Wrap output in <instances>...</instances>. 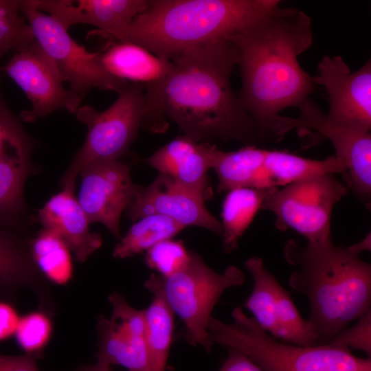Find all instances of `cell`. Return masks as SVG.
I'll return each mask as SVG.
<instances>
[{"mask_svg": "<svg viewBox=\"0 0 371 371\" xmlns=\"http://www.w3.org/2000/svg\"><path fill=\"white\" fill-rule=\"evenodd\" d=\"M171 60L165 78L144 85L142 128L163 133L172 122L198 142L235 140L257 147L267 143L232 87L238 54L228 39L194 47Z\"/></svg>", "mask_w": 371, "mask_h": 371, "instance_id": "6da1fadb", "label": "cell"}, {"mask_svg": "<svg viewBox=\"0 0 371 371\" xmlns=\"http://www.w3.org/2000/svg\"><path fill=\"white\" fill-rule=\"evenodd\" d=\"M280 0H150L122 28L90 32L111 41L141 46L172 60L194 47L226 38L280 5Z\"/></svg>", "mask_w": 371, "mask_h": 371, "instance_id": "277c9868", "label": "cell"}, {"mask_svg": "<svg viewBox=\"0 0 371 371\" xmlns=\"http://www.w3.org/2000/svg\"><path fill=\"white\" fill-rule=\"evenodd\" d=\"M19 319L16 311L11 304L0 302V341L15 334Z\"/></svg>", "mask_w": 371, "mask_h": 371, "instance_id": "836d02e7", "label": "cell"}, {"mask_svg": "<svg viewBox=\"0 0 371 371\" xmlns=\"http://www.w3.org/2000/svg\"><path fill=\"white\" fill-rule=\"evenodd\" d=\"M146 111L144 85L129 83L116 100L102 111L80 106L75 115L87 126L85 142L60 181L63 190L74 192L75 181L87 166L97 161L118 160L135 141Z\"/></svg>", "mask_w": 371, "mask_h": 371, "instance_id": "52a82bcc", "label": "cell"}, {"mask_svg": "<svg viewBox=\"0 0 371 371\" xmlns=\"http://www.w3.org/2000/svg\"><path fill=\"white\" fill-rule=\"evenodd\" d=\"M254 286L245 302L258 325L272 337L302 346H317L316 336L300 315L291 295L265 267L263 260L253 256L245 262Z\"/></svg>", "mask_w": 371, "mask_h": 371, "instance_id": "30bf717a", "label": "cell"}, {"mask_svg": "<svg viewBox=\"0 0 371 371\" xmlns=\"http://www.w3.org/2000/svg\"><path fill=\"white\" fill-rule=\"evenodd\" d=\"M33 170L30 154L7 152L0 157V221L25 212L23 186Z\"/></svg>", "mask_w": 371, "mask_h": 371, "instance_id": "484cf974", "label": "cell"}, {"mask_svg": "<svg viewBox=\"0 0 371 371\" xmlns=\"http://www.w3.org/2000/svg\"><path fill=\"white\" fill-rule=\"evenodd\" d=\"M229 355L219 371H263L243 352L233 349H229Z\"/></svg>", "mask_w": 371, "mask_h": 371, "instance_id": "e575fe53", "label": "cell"}, {"mask_svg": "<svg viewBox=\"0 0 371 371\" xmlns=\"http://www.w3.org/2000/svg\"><path fill=\"white\" fill-rule=\"evenodd\" d=\"M101 58L106 71L131 83L147 85L165 78L172 70V60L159 57L129 43L109 44Z\"/></svg>", "mask_w": 371, "mask_h": 371, "instance_id": "7402d4cb", "label": "cell"}, {"mask_svg": "<svg viewBox=\"0 0 371 371\" xmlns=\"http://www.w3.org/2000/svg\"><path fill=\"white\" fill-rule=\"evenodd\" d=\"M205 199L170 177L159 174L150 185L139 186L126 212L133 222L148 215L160 214L185 227H203L222 238L221 223L207 210Z\"/></svg>", "mask_w": 371, "mask_h": 371, "instance_id": "2e32d148", "label": "cell"}, {"mask_svg": "<svg viewBox=\"0 0 371 371\" xmlns=\"http://www.w3.org/2000/svg\"><path fill=\"white\" fill-rule=\"evenodd\" d=\"M212 146L185 135H179L143 161L159 174L206 198Z\"/></svg>", "mask_w": 371, "mask_h": 371, "instance_id": "ac0fdd59", "label": "cell"}, {"mask_svg": "<svg viewBox=\"0 0 371 371\" xmlns=\"http://www.w3.org/2000/svg\"><path fill=\"white\" fill-rule=\"evenodd\" d=\"M284 258L295 267L289 286L308 299L307 322L318 345L327 344L371 309V265L350 246L332 240L301 244L291 239L284 245Z\"/></svg>", "mask_w": 371, "mask_h": 371, "instance_id": "3957f363", "label": "cell"}, {"mask_svg": "<svg viewBox=\"0 0 371 371\" xmlns=\"http://www.w3.org/2000/svg\"><path fill=\"white\" fill-rule=\"evenodd\" d=\"M277 188H238L230 190L222 205V228L224 249L230 252L238 246L240 238L261 210L267 196Z\"/></svg>", "mask_w": 371, "mask_h": 371, "instance_id": "d4e9b609", "label": "cell"}, {"mask_svg": "<svg viewBox=\"0 0 371 371\" xmlns=\"http://www.w3.org/2000/svg\"><path fill=\"white\" fill-rule=\"evenodd\" d=\"M32 355L9 356L0 354V371H40L36 360Z\"/></svg>", "mask_w": 371, "mask_h": 371, "instance_id": "d6a6232c", "label": "cell"}, {"mask_svg": "<svg viewBox=\"0 0 371 371\" xmlns=\"http://www.w3.org/2000/svg\"><path fill=\"white\" fill-rule=\"evenodd\" d=\"M185 227L167 216L152 214L142 217L120 238L113 251L115 258L134 256L166 239L173 238Z\"/></svg>", "mask_w": 371, "mask_h": 371, "instance_id": "83f0119b", "label": "cell"}, {"mask_svg": "<svg viewBox=\"0 0 371 371\" xmlns=\"http://www.w3.org/2000/svg\"><path fill=\"white\" fill-rule=\"evenodd\" d=\"M34 41L19 8V1L0 0V53L14 52Z\"/></svg>", "mask_w": 371, "mask_h": 371, "instance_id": "f1b7e54d", "label": "cell"}, {"mask_svg": "<svg viewBox=\"0 0 371 371\" xmlns=\"http://www.w3.org/2000/svg\"><path fill=\"white\" fill-rule=\"evenodd\" d=\"M45 279L33 260L29 241L0 229V297L8 298L27 288L45 307L50 304Z\"/></svg>", "mask_w": 371, "mask_h": 371, "instance_id": "ffe728a7", "label": "cell"}, {"mask_svg": "<svg viewBox=\"0 0 371 371\" xmlns=\"http://www.w3.org/2000/svg\"><path fill=\"white\" fill-rule=\"evenodd\" d=\"M145 287L153 294L144 310L148 371H165L174 330V312L159 288L148 280Z\"/></svg>", "mask_w": 371, "mask_h": 371, "instance_id": "cb8c5ba5", "label": "cell"}, {"mask_svg": "<svg viewBox=\"0 0 371 371\" xmlns=\"http://www.w3.org/2000/svg\"><path fill=\"white\" fill-rule=\"evenodd\" d=\"M146 251L147 266L164 277L182 270L190 258V251L186 249L183 242L173 238L159 242Z\"/></svg>", "mask_w": 371, "mask_h": 371, "instance_id": "4dcf8cb0", "label": "cell"}, {"mask_svg": "<svg viewBox=\"0 0 371 371\" xmlns=\"http://www.w3.org/2000/svg\"><path fill=\"white\" fill-rule=\"evenodd\" d=\"M3 56V54H2L0 53V58H1V57H2Z\"/></svg>", "mask_w": 371, "mask_h": 371, "instance_id": "74e56055", "label": "cell"}, {"mask_svg": "<svg viewBox=\"0 0 371 371\" xmlns=\"http://www.w3.org/2000/svg\"><path fill=\"white\" fill-rule=\"evenodd\" d=\"M264 155L265 148L260 147L245 146L236 150L223 151L213 145L210 165L218 178V192L238 188H275L266 172Z\"/></svg>", "mask_w": 371, "mask_h": 371, "instance_id": "44dd1931", "label": "cell"}, {"mask_svg": "<svg viewBox=\"0 0 371 371\" xmlns=\"http://www.w3.org/2000/svg\"><path fill=\"white\" fill-rule=\"evenodd\" d=\"M19 8L34 40L49 56L62 80L69 83L71 91L82 98L93 89L118 93L130 83L106 71L101 58L103 50L87 51L57 21L27 0L19 1Z\"/></svg>", "mask_w": 371, "mask_h": 371, "instance_id": "9c48e42d", "label": "cell"}, {"mask_svg": "<svg viewBox=\"0 0 371 371\" xmlns=\"http://www.w3.org/2000/svg\"><path fill=\"white\" fill-rule=\"evenodd\" d=\"M66 30L78 25L97 27L96 32H111L124 27L149 5L148 0H27Z\"/></svg>", "mask_w": 371, "mask_h": 371, "instance_id": "e0dca14e", "label": "cell"}, {"mask_svg": "<svg viewBox=\"0 0 371 371\" xmlns=\"http://www.w3.org/2000/svg\"><path fill=\"white\" fill-rule=\"evenodd\" d=\"M148 280L159 288L174 313L183 321L187 341L210 352L214 345L207 331L212 312L222 294L229 288L242 286L245 276L234 265L218 273L200 255L190 251V260L182 270L168 277L153 273Z\"/></svg>", "mask_w": 371, "mask_h": 371, "instance_id": "8992f818", "label": "cell"}, {"mask_svg": "<svg viewBox=\"0 0 371 371\" xmlns=\"http://www.w3.org/2000/svg\"><path fill=\"white\" fill-rule=\"evenodd\" d=\"M298 118L288 119L289 130L313 129L328 139L335 155L346 168V179L355 195L367 206L371 198V134L338 125L310 99L299 108Z\"/></svg>", "mask_w": 371, "mask_h": 371, "instance_id": "5bb4252c", "label": "cell"}, {"mask_svg": "<svg viewBox=\"0 0 371 371\" xmlns=\"http://www.w3.org/2000/svg\"><path fill=\"white\" fill-rule=\"evenodd\" d=\"M112 315L98 317L97 363L120 365L129 371H148L144 310L131 306L117 292L109 297Z\"/></svg>", "mask_w": 371, "mask_h": 371, "instance_id": "9a60e30c", "label": "cell"}, {"mask_svg": "<svg viewBox=\"0 0 371 371\" xmlns=\"http://www.w3.org/2000/svg\"><path fill=\"white\" fill-rule=\"evenodd\" d=\"M3 70L31 102V109L21 113L25 122H34L58 110L75 114L81 106L82 98L64 87L54 65L35 40L14 52Z\"/></svg>", "mask_w": 371, "mask_h": 371, "instance_id": "8fae6325", "label": "cell"}, {"mask_svg": "<svg viewBox=\"0 0 371 371\" xmlns=\"http://www.w3.org/2000/svg\"><path fill=\"white\" fill-rule=\"evenodd\" d=\"M313 38L311 17L297 8L280 5L226 38L238 54L239 100L266 142L282 139L280 113L298 109L315 92L313 76L298 61Z\"/></svg>", "mask_w": 371, "mask_h": 371, "instance_id": "7a4b0ae2", "label": "cell"}, {"mask_svg": "<svg viewBox=\"0 0 371 371\" xmlns=\"http://www.w3.org/2000/svg\"><path fill=\"white\" fill-rule=\"evenodd\" d=\"M349 350L364 352L371 356V309L357 319V322L340 330L328 343Z\"/></svg>", "mask_w": 371, "mask_h": 371, "instance_id": "1f68e13d", "label": "cell"}, {"mask_svg": "<svg viewBox=\"0 0 371 371\" xmlns=\"http://www.w3.org/2000/svg\"><path fill=\"white\" fill-rule=\"evenodd\" d=\"M71 371H113L110 366L95 363V364L84 365Z\"/></svg>", "mask_w": 371, "mask_h": 371, "instance_id": "8d00e7d4", "label": "cell"}, {"mask_svg": "<svg viewBox=\"0 0 371 371\" xmlns=\"http://www.w3.org/2000/svg\"><path fill=\"white\" fill-rule=\"evenodd\" d=\"M32 257L47 279L58 285L72 278L73 265L69 247L54 232L43 228L29 240Z\"/></svg>", "mask_w": 371, "mask_h": 371, "instance_id": "4316f807", "label": "cell"}, {"mask_svg": "<svg viewBox=\"0 0 371 371\" xmlns=\"http://www.w3.org/2000/svg\"><path fill=\"white\" fill-rule=\"evenodd\" d=\"M264 166L275 188L324 174L346 175L345 165L335 155L323 159H313L286 150L265 149Z\"/></svg>", "mask_w": 371, "mask_h": 371, "instance_id": "603a6c76", "label": "cell"}, {"mask_svg": "<svg viewBox=\"0 0 371 371\" xmlns=\"http://www.w3.org/2000/svg\"><path fill=\"white\" fill-rule=\"evenodd\" d=\"M313 76L315 85H322L328 95L326 114L333 122L358 131L371 129V60L351 71L339 56H324Z\"/></svg>", "mask_w": 371, "mask_h": 371, "instance_id": "7c38bea8", "label": "cell"}, {"mask_svg": "<svg viewBox=\"0 0 371 371\" xmlns=\"http://www.w3.org/2000/svg\"><path fill=\"white\" fill-rule=\"evenodd\" d=\"M347 191L335 174H324L276 188L261 210L275 216V225L280 231H295L307 243L326 242L332 240L333 209Z\"/></svg>", "mask_w": 371, "mask_h": 371, "instance_id": "ba28073f", "label": "cell"}, {"mask_svg": "<svg viewBox=\"0 0 371 371\" xmlns=\"http://www.w3.org/2000/svg\"><path fill=\"white\" fill-rule=\"evenodd\" d=\"M52 329V321L46 313H30L19 319L15 332L16 341L26 354L41 358Z\"/></svg>", "mask_w": 371, "mask_h": 371, "instance_id": "f546056e", "label": "cell"}, {"mask_svg": "<svg viewBox=\"0 0 371 371\" xmlns=\"http://www.w3.org/2000/svg\"><path fill=\"white\" fill-rule=\"evenodd\" d=\"M78 201L89 223H100L121 238L120 223L139 185L133 182L130 167L119 160L101 161L80 172Z\"/></svg>", "mask_w": 371, "mask_h": 371, "instance_id": "4fadbf2b", "label": "cell"}, {"mask_svg": "<svg viewBox=\"0 0 371 371\" xmlns=\"http://www.w3.org/2000/svg\"><path fill=\"white\" fill-rule=\"evenodd\" d=\"M350 248L356 253L360 254L365 251H370L371 249V235L368 234L363 239L358 243H356L350 246Z\"/></svg>", "mask_w": 371, "mask_h": 371, "instance_id": "d590c367", "label": "cell"}, {"mask_svg": "<svg viewBox=\"0 0 371 371\" xmlns=\"http://www.w3.org/2000/svg\"><path fill=\"white\" fill-rule=\"evenodd\" d=\"M232 323L212 317L207 331L214 344L243 352L263 371H371L370 357L332 344L297 346L279 341L263 330L240 307L231 312Z\"/></svg>", "mask_w": 371, "mask_h": 371, "instance_id": "5b68a950", "label": "cell"}, {"mask_svg": "<svg viewBox=\"0 0 371 371\" xmlns=\"http://www.w3.org/2000/svg\"><path fill=\"white\" fill-rule=\"evenodd\" d=\"M38 218L43 228L57 234L84 262L102 244L99 233L90 231L87 217L74 192L63 190L53 195L38 210Z\"/></svg>", "mask_w": 371, "mask_h": 371, "instance_id": "d6986e66", "label": "cell"}]
</instances>
